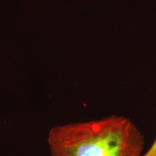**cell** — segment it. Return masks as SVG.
<instances>
[{
	"label": "cell",
	"instance_id": "obj_1",
	"mask_svg": "<svg viewBox=\"0 0 156 156\" xmlns=\"http://www.w3.org/2000/svg\"><path fill=\"white\" fill-rule=\"evenodd\" d=\"M145 140L129 119L112 115L51 128V156H142Z\"/></svg>",
	"mask_w": 156,
	"mask_h": 156
},
{
	"label": "cell",
	"instance_id": "obj_2",
	"mask_svg": "<svg viewBox=\"0 0 156 156\" xmlns=\"http://www.w3.org/2000/svg\"><path fill=\"white\" fill-rule=\"evenodd\" d=\"M142 156H156V140L154 141L151 147L144 153Z\"/></svg>",
	"mask_w": 156,
	"mask_h": 156
}]
</instances>
